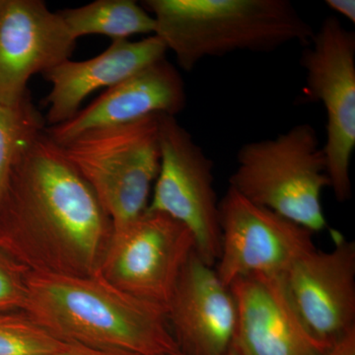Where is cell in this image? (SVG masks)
<instances>
[{
    "label": "cell",
    "mask_w": 355,
    "mask_h": 355,
    "mask_svg": "<svg viewBox=\"0 0 355 355\" xmlns=\"http://www.w3.org/2000/svg\"><path fill=\"white\" fill-rule=\"evenodd\" d=\"M112 232L94 191L44 130L11 170L0 202V249L29 272L90 277Z\"/></svg>",
    "instance_id": "cell-1"
},
{
    "label": "cell",
    "mask_w": 355,
    "mask_h": 355,
    "mask_svg": "<svg viewBox=\"0 0 355 355\" xmlns=\"http://www.w3.org/2000/svg\"><path fill=\"white\" fill-rule=\"evenodd\" d=\"M62 342L137 355L179 352L167 311L90 277L29 272L24 309Z\"/></svg>",
    "instance_id": "cell-2"
},
{
    "label": "cell",
    "mask_w": 355,
    "mask_h": 355,
    "mask_svg": "<svg viewBox=\"0 0 355 355\" xmlns=\"http://www.w3.org/2000/svg\"><path fill=\"white\" fill-rule=\"evenodd\" d=\"M155 31L182 69L236 51L308 46L314 30L288 0H146Z\"/></svg>",
    "instance_id": "cell-3"
},
{
    "label": "cell",
    "mask_w": 355,
    "mask_h": 355,
    "mask_svg": "<svg viewBox=\"0 0 355 355\" xmlns=\"http://www.w3.org/2000/svg\"><path fill=\"white\" fill-rule=\"evenodd\" d=\"M230 187L312 233L329 228L322 203L324 189L331 187L326 157L316 130L308 123L243 146Z\"/></svg>",
    "instance_id": "cell-4"
},
{
    "label": "cell",
    "mask_w": 355,
    "mask_h": 355,
    "mask_svg": "<svg viewBox=\"0 0 355 355\" xmlns=\"http://www.w3.org/2000/svg\"><path fill=\"white\" fill-rule=\"evenodd\" d=\"M158 116L88 130L60 146L94 191L113 230L135 220L148 207L160 168Z\"/></svg>",
    "instance_id": "cell-5"
},
{
    "label": "cell",
    "mask_w": 355,
    "mask_h": 355,
    "mask_svg": "<svg viewBox=\"0 0 355 355\" xmlns=\"http://www.w3.org/2000/svg\"><path fill=\"white\" fill-rule=\"evenodd\" d=\"M306 99L322 103L327 114L323 147L330 188L338 202L352 198L350 162L355 147V36L335 17L314 33L301 57Z\"/></svg>",
    "instance_id": "cell-6"
},
{
    "label": "cell",
    "mask_w": 355,
    "mask_h": 355,
    "mask_svg": "<svg viewBox=\"0 0 355 355\" xmlns=\"http://www.w3.org/2000/svg\"><path fill=\"white\" fill-rule=\"evenodd\" d=\"M158 137L160 168L147 209L186 226L196 253L214 268L220 254L221 227L212 161L176 116L159 114Z\"/></svg>",
    "instance_id": "cell-7"
},
{
    "label": "cell",
    "mask_w": 355,
    "mask_h": 355,
    "mask_svg": "<svg viewBox=\"0 0 355 355\" xmlns=\"http://www.w3.org/2000/svg\"><path fill=\"white\" fill-rule=\"evenodd\" d=\"M193 251L195 240L186 226L146 209L113 230L98 273L121 291L167 311Z\"/></svg>",
    "instance_id": "cell-8"
},
{
    "label": "cell",
    "mask_w": 355,
    "mask_h": 355,
    "mask_svg": "<svg viewBox=\"0 0 355 355\" xmlns=\"http://www.w3.org/2000/svg\"><path fill=\"white\" fill-rule=\"evenodd\" d=\"M219 212L221 248L214 270L226 286L248 275L282 277L316 248L308 229L250 202L231 187Z\"/></svg>",
    "instance_id": "cell-9"
},
{
    "label": "cell",
    "mask_w": 355,
    "mask_h": 355,
    "mask_svg": "<svg viewBox=\"0 0 355 355\" xmlns=\"http://www.w3.org/2000/svg\"><path fill=\"white\" fill-rule=\"evenodd\" d=\"M333 249L315 248L282 279L311 335L331 349L355 331V243L336 231Z\"/></svg>",
    "instance_id": "cell-10"
},
{
    "label": "cell",
    "mask_w": 355,
    "mask_h": 355,
    "mask_svg": "<svg viewBox=\"0 0 355 355\" xmlns=\"http://www.w3.org/2000/svg\"><path fill=\"white\" fill-rule=\"evenodd\" d=\"M76 44L44 1L0 0V104H19L30 78L70 60Z\"/></svg>",
    "instance_id": "cell-11"
},
{
    "label": "cell",
    "mask_w": 355,
    "mask_h": 355,
    "mask_svg": "<svg viewBox=\"0 0 355 355\" xmlns=\"http://www.w3.org/2000/svg\"><path fill=\"white\" fill-rule=\"evenodd\" d=\"M237 307L232 349L238 355H326L306 328L282 277L252 275L230 286Z\"/></svg>",
    "instance_id": "cell-12"
},
{
    "label": "cell",
    "mask_w": 355,
    "mask_h": 355,
    "mask_svg": "<svg viewBox=\"0 0 355 355\" xmlns=\"http://www.w3.org/2000/svg\"><path fill=\"white\" fill-rule=\"evenodd\" d=\"M166 314L182 354L220 355L230 349L237 322L235 299L196 251L180 275Z\"/></svg>",
    "instance_id": "cell-13"
},
{
    "label": "cell",
    "mask_w": 355,
    "mask_h": 355,
    "mask_svg": "<svg viewBox=\"0 0 355 355\" xmlns=\"http://www.w3.org/2000/svg\"><path fill=\"white\" fill-rule=\"evenodd\" d=\"M186 105L183 78L165 58L107 89L69 121L46 128L44 132L62 146L81 133L96 128L125 125L154 114L176 116Z\"/></svg>",
    "instance_id": "cell-14"
},
{
    "label": "cell",
    "mask_w": 355,
    "mask_h": 355,
    "mask_svg": "<svg viewBox=\"0 0 355 355\" xmlns=\"http://www.w3.org/2000/svg\"><path fill=\"white\" fill-rule=\"evenodd\" d=\"M166 51L164 43L155 35L137 42L116 40L98 57L83 62L67 60L44 72V78L51 84L44 99L46 123L53 127L69 121L89 95L98 89L113 87L165 58Z\"/></svg>",
    "instance_id": "cell-15"
},
{
    "label": "cell",
    "mask_w": 355,
    "mask_h": 355,
    "mask_svg": "<svg viewBox=\"0 0 355 355\" xmlns=\"http://www.w3.org/2000/svg\"><path fill=\"white\" fill-rule=\"evenodd\" d=\"M71 36L103 35L112 41L135 34H153L155 20L133 0H97L78 8L58 11Z\"/></svg>",
    "instance_id": "cell-16"
},
{
    "label": "cell",
    "mask_w": 355,
    "mask_h": 355,
    "mask_svg": "<svg viewBox=\"0 0 355 355\" xmlns=\"http://www.w3.org/2000/svg\"><path fill=\"white\" fill-rule=\"evenodd\" d=\"M44 130L46 120L33 104L31 94L15 106L0 104V202L16 160Z\"/></svg>",
    "instance_id": "cell-17"
},
{
    "label": "cell",
    "mask_w": 355,
    "mask_h": 355,
    "mask_svg": "<svg viewBox=\"0 0 355 355\" xmlns=\"http://www.w3.org/2000/svg\"><path fill=\"white\" fill-rule=\"evenodd\" d=\"M65 345L24 311L0 313V355H53Z\"/></svg>",
    "instance_id": "cell-18"
},
{
    "label": "cell",
    "mask_w": 355,
    "mask_h": 355,
    "mask_svg": "<svg viewBox=\"0 0 355 355\" xmlns=\"http://www.w3.org/2000/svg\"><path fill=\"white\" fill-rule=\"evenodd\" d=\"M28 273L24 266L0 249V313L24 309Z\"/></svg>",
    "instance_id": "cell-19"
},
{
    "label": "cell",
    "mask_w": 355,
    "mask_h": 355,
    "mask_svg": "<svg viewBox=\"0 0 355 355\" xmlns=\"http://www.w3.org/2000/svg\"><path fill=\"white\" fill-rule=\"evenodd\" d=\"M53 355H137L132 352L118 349H99V347H87L78 343H67L64 349Z\"/></svg>",
    "instance_id": "cell-20"
},
{
    "label": "cell",
    "mask_w": 355,
    "mask_h": 355,
    "mask_svg": "<svg viewBox=\"0 0 355 355\" xmlns=\"http://www.w3.org/2000/svg\"><path fill=\"white\" fill-rule=\"evenodd\" d=\"M326 355H355V331L333 345Z\"/></svg>",
    "instance_id": "cell-21"
},
{
    "label": "cell",
    "mask_w": 355,
    "mask_h": 355,
    "mask_svg": "<svg viewBox=\"0 0 355 355\" xmlns=\"http://www.w3.org/2000/svg\"><path fill=\"white\" fill-rule=\"evenodd\" d=\"M326 3L333 10L347 18L350 22H355L354 0H327Z\"/></svg>",
    "instance_id": "cell-22"
},
{
    "label": "cell",
    "mask_w": 355,
    "mask_h": 355,
    "mask_svg": "<svg viewBox=\"0 0 355 355\" xmlns=\"http://www.w3.org/2000/svg\"><path fill=\"white\" fill-rule=\"evenodd\" d=\"M168 355H186V354H182L181 352H174V354H168ZM220 355H238V354H235V352H233L232 349H229L228 352H225V354H220Z\"/></svg>",
    "instance_id": "cell-23"
}]
</instances>
